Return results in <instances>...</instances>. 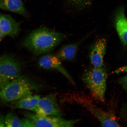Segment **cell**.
I'll use <instances>...</instances> for the list:
<instances>
[{
  "label": "cell",
  "mask_w": 127,
  "mask_h": 127,
  "mask_svg": "<svg viewBox=\"0 0 127 127\" xmlns=\"http://www.w3.org/2000/svg\"><path fill=\"white\" fill-rule=\"evenodd\" d=\"M67 37L64 33L41 27L32 32L22 44L33 54L39 55L51 51Z\"/></svg>",
  "instance_id": "1"
},
{
  "label": "cell",
  "mask_w": 127,
  "mask_h": 127,
  "mask_svg": "<svg viewBox=\"0 0 127 127\" xmlns=\"http://www.w3.org/2000/svg\"><path fill=\"white\" fill-rule=\"evenodd\" d=\"M38 87L26 76L20 75L8 84L0 92V99L3 102H13L26 95L32 94Z\"/></svg>",
  "instance_id": "2"
},
{
  "label": "cell",
  "mask_w": 127,
  "mask_h": 127,
  "mask_svg": "<svg viewBox=\"0 0 127 127\" xmlns=\"http://www.w3.org/2000/svg\"><path fill=\"white\" fill-rule=\"evenodd\" d=\"M107 71L102 67H94L85 71L82 80L96 99L104 101L107 88Z\"/></svg>",
  "instance_id": "3"
},
{
  "label": "cell",
  "mask_w": 127,
  "mask_h": 127,
  "mask_svg": "<svg viewBox=\"0 0 127 127\" xmlns=\"http://www.w3.org/2000/svg\"><path fill=\"white\" fill-rule=\"evenodd\" d=\"M22 65L16 57L12 55L0 56V89L21 75Z\"/></svg>",
  "instance_id": "4"
},
{
  "label": "cell",
  "mask_w": 127,
  "mask_h": 127,
  "mask_svg": "<svg viewBox=\"0 0 127 127\" xmlns=\"http://www.w3.org/2000/svg\"><path fill=\"white\" fill-rule=\"evenodd\" d=\"M24 113L26 118L32 122L35 127H72L79 121L78 120H66L61 117L40 115L28 111Z\"/></svg>",
  "instance_id": "5"
},
{
  "label": "cell",
  "mask_w": 127,
  "mask_h": 127,
  "mask_svg": "<svg viewBox=\"0 0 127 127\" xmlns=\"http://www.w3.org/2000/svg\"><path fill=\"white\" fill-rule=\"evenodd\" d=\"M34 113L42 115L61 117L63 113L57 103L56 95L50 94L40 98Z\"/></svg>",
  "instance_id": "6"
},
{
  "label": "cell",
  "mask_w": 127,
  "mask_h": 127,
  "mask_svg": "<svg viewBox=\"0 0 127 127\" xmlns=\"http://www.w3.org/2000/svg\"><path fill=\"white\" fill-rule=\"evenodd\" d=\"M99 120L103 127H120L116 117L114 114L106 112L86 101L81 103Z\"/></svg>",
  "instance_id": "7"
},
{
  "label": "cell",
  "mask_w": 127,
  "mask_h": 127,
  "mask_svg": "<svg viewBox=\"0 0 127 127\" xmlns=\"http://www.w3.org/2000/svg\"><path fill=\"white\" fill-rule=\"evenodd\" d=\"M40 66L43 69L56 70L63 74L72 85L75 82L72 77L63 67L61 60L57 55L52 54L44 55L40 58L38 61Z\"/></svg>",
  "instance_id": "8"
},
{
  "label": "cell",
  "mask_w": 127,
  "mask_h": 127,
  "mask_svg": "<svg viewBox=\"0 0 127 127\" xmlns=\"http://www.w3.org/2000/svg\"><path fill=\"white\" fill-rule=\"evenodd\" d=\"M106 47L107 41L103 38L97 40L92 46L89 57L90 62L94 67H102Z\"/></svg>",
  "instance_id": "9"
},
{
  "label": "cell",
  "mask_w": 127,
  "mask_h": 127,
  "mask_svg": "<svg viewBox=\"0 0 127 127\" xmlns=\"http://www.w3.org/2000/svg\"><path fill=\"white\" fill-rule=\"evenodd\" d=\"M20 24L10 16L0 12V31L4 36L16 37L20 32Z\"/></svg>",
  "instance_id": "10"
},
{
  "label": "cell",
  "mask_w": 127,
  "mask_h": 127,
  "mask_svg": "<svg viewBox=\"0 0 127 127\" xmlns=\"http://www.w3.org/2000/svg\"><path fill=\"white\" fill-rule=\"evenodd\" d=\"M115 26L117 34L123 45L127 46V18L125 9L120 7L116 11L115 15Z\"/></svg>",
  "instance_id": "11"
},
{
  "label": "cell",
  "mask_w": 127,
  "mask_h": 127,
  "mask_svg": "<svg viewBox=\"0 0 127 127\" xmlns=\"http://www.w3.org/2000/svg\"><path fill=\"white\" fill-rule=\"evenodd\" d=\"M40 98L39 95H33L32 94L26 95L18 100L13 102L10 106L13 109H24L35 113Z\"/></svg>",
  "instance_id": "12"
},
{
  "label": "cell",
  "mask_w": 127,
  "mask_h": 127,
  "mask_svg": "<svg viewBox=\"0 0 127 127\" xmlns=\"http://www.w3.org/2000/svg\"><path fill=\"white\" fill-rule=\"evenodd\" d=\"M0 9L15 13L26 18L30 17L22 0H0Z\"/></svg>",
  "instance_id": "13"
},
{
  "label": "cell",
  "mask_w": 127,
  "mask_h": 127,
  "mask_svg": "<svg viewBox=\"0 0 127 127\" xmlns=\"http://www.w3.org/2000/svg\"><path fill=\"white\" fill-rule=\"evenodd\" d=\"M84 40L82 39L77 42L63 46L57 52L56 55L61 60H73L75 58L79 45Z\"/></svg>",
  "instance_id": "14"
},
{
  "label": "cell",
  "mask_w": 127,
  "mask_h": 127,
  "mask_svg": "<svg viewBox=\"0 0 127 127\" xmlns=\"http://www.w3.org/2000/svg\"><path fill=\"white\" fill-rule=\"evenodd\" d=\"M6 127H35L34 124L27 118L21 119L12 112L5 117Z\"/></svg>",
  "instance_id": "15"
},
{
  "label": "cell",
  "mask_w": 127,
  "mask_h": 127,
  "mask_svg": "<svg viewBox=\"0 0 127 127\" xmlns=\"http://www.w3.org/2000/svg\"><path fill=\"white\" fill-rule=\"evenodd\" d=\"M69 4L75 6L81 7L85 5L90 0H65Z\"/></svg>",
  "instance_id": "16"
},
{
  "label": "cell",
  "mask_w": 127,
  "mask_h": 127,
  "mask_svg": "<svg viewBox=\"0 0 127 127\" xmlns=\"http://www.w3.org/2000/svg\"><path fill=\"white\" fill-rule=\"evenodd\" d=\"M118 83L127 92V75L119 79Z\"/></svg>",
  "instance_id": "17"
},
{
  "label": "cell",
  "mask_w": 127,
  "mask_h": 127,
  "mask_svg": "<svg viewBox=\"0 0 127 127\" xmlns=\"http://www.w3.org/2000/svg\"><path fill=\"white\" fill-rule=\"evenodd\" d=\"M122 73H127V65L118 68L112 73V74H118Z\"/></svg>",
  "instance_id": "18"
},
{
  "label": "cell",
  "mask_w": 127,
  "mask_h": 127,
  "mask_svg": "<svg viewBox=\"0 0 127 127\" xmlns=\"http://www.w3.org/2000/svg\"><path fill=\"white\" fill-rule=\"evenodd\" d=\"M0 127H6L5 117L0 115Z\"/></svg>",
  "instance_id": "19"
},
{
  "label": "cell",
  "mask_w": 127,
  "mask_h": 127,
  "mask_svg": "<svg viewBox=\"0 0 127 127\" xmlns=\"http://www.w3.org/2000/svg\"><path fill=\"white\" fill-rule=\"evenodd\" d=\"M122 113L127 122V104L124 107L122 110Z\"/></svg>",
  "instance_id": "20"
},
{
  "label": "cell",
  "mask_w": 127,
  "mask_h": 127,
  "mask_svg": "<svg viewBox=\"0 0 127 127\" xmlns=\"http://www.w3.org/2000/svg\"><path fill=\"white\" fill-rule=\"evenodd\" d=\"M4 36L0 31V44L1 41H2Z\"/></svg>",
  "instance_id": "21"
}]
</instances>
